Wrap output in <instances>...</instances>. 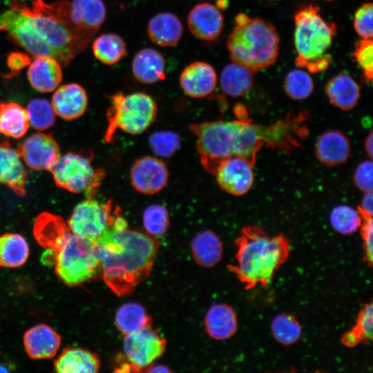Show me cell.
<instances>
[{
  "instance_id": "obj_28",
  "label": "cell",
  "mask_w": 373,
  "mask_h": 373,
  "mask_svg": "<svg viewBox=\"0 0 373 373\" xmlns=\"http://www.w3.org/2000/svg\"><path fill=\"white\" fill-rule=\"evenodd\" d=\"M54 367L61 373H95L100 367V361L95 354L87 350L68 347L55 361Z\"/></svg>"
},
{
  "instance_id": "obj_10",
  "label": "cell",
  "mask_w": 373,
  "mask_h": 373,
  "mask_svg": "<svg viewBox=\"0 0 373 373\" xmlns=\"http://www.w3.org/2000/svg\"><path fill=\"white\" fill-rule=\"evenodd\" d=\"M121 213L109 200L101 202L94 197H87L74 208L67 224L71 232L93 242L112 229L115 218Z\"/></svg>"
},
{
  "instance_id": "obj_35",
  "label": "cell",
  "mask_w": 373,
  "mask_h": 373,
  "mask_svg": "<svg viewBox=\"0 0 373 373\" xmlns=\"http://www.w3.org/2000/svg\"><path fill=\"white\" fill-rule=\"evenodd\" d=\"M93 51L95 58L106 65L115 64L127 55L124 40L115 33L99 36L93 44Z\"/></svg>"
},
{
  "instance_id": "obj_7",
  "label": "cell",
  "mask_w": 373,
  "mask_h": 373,
  "mask_svg": "<svg viewBox=\"0 0 373 373\" xmlns=\"http://www.w3.org/2000/svg\"><path fill=\"white\" fill-rule=\"evenodd\" d=\"M110 99L111 106L106 115L108 126L104 135L107 142L113 140L117 129L132 135L140 134L155 118L157 104L146 93L137 92L125 95L118 92L111 96Z\"/></svg>"
},
{
  "instance_id": "obj_5",
  "label": "cell",
  "mask_w": 373,
  "mask_h": 373,
  "mask_svg": "<svg viewBox=\"0 0 373 373\" xmlns=\"http://www.w3.org/2000/svg\"><path fill=\"white\" fill-rule=\"evenodd\" d=\"M295 62L311 73L326 70L332 61L328 53L337 31L335 23L326 21L319 7L308 5L294 16Z\"/></svg>"
},
{
  "instance_id": "obj_43",
  "label": "cell",
  "mask_w": 373,
  "mask_h": 373,
  "mask_svg": "<svg viewBox=\"0 0 373 373\" xmlns=\"http://www.w3.org/2000/svg\"><path fill=\"white\" fill-rule=\"evenodd\" d=\"M355 61L363 71L367 82H372L373 75V41L372 39H361L353 51Z\"/></svg>"
},
{
  "instance_id": "obj_41",
  "label": "cell",
  "mask_w": 373,
  "mask_h": 373,
  "mask_svg": "<svg viewBox=\"0 0 373 373\" xmlns=\"http://www.w3.org/2000/svg\"><path fill=\"white\" fill-rule=\"evenodd\" d=\"M142 218L147 233L153 237L163 236L169 228V211L162 204L147 207L143 212Z\"/></svg>"
},
{
  "instance_id": "obj_52",
  "label": "cell",
  "mask_w": 373,
  "mask_h": 373,
  "mask_svg": "<svg viewBox=\"0 0 373 373\" xmlns=\"http://www.w3.org/2000/svg\"><path fill=\"white\" fill-rule=\"evenodd\" d=\"M10 372L9 366H7L4 364H0V372Z\"/></svg>"
},
{
  "instance_id": "obj_36",
  "label": "cell",
  "mask_w": 373,
  "mask_h": 373,
  "mask_svg": "<svg viewBox=\"0 0 373 373\" xmlns=\"http://www.w3.org/2000/svg\"><path fill=\"white\" fill-rule=\"evenodd\" d=\"M372 320V303H364L358 314L354 325L341 336V343L347 347H354L361 343L371 341L373 336Z\"/></svg>"
},
{
  "instance_id": "obj_29",
  "label": "cell",
  "mask_w": 373,
  "mask_h": 373,
  "mask_svg": "<svg viewBox=\"0 0 373 373\" xmlns=\"http://www.w3.org/2000/svg\"><path fill=\"white\" fill-rule=\"evenodd\" d=\"M325 92L329 102L344 111L352 109L360 98L358 84L345 73H340L331 78L326 85Z\"/></svg>"
},
{
  "instance_id": "obj_46",
  "label": "cell",
  "mask_w": 373,
  "mask_h": 373,
  "mask_svg": "<svg viewBox=\"0 0 373 373\" xmlns=\"http://www.w3.org/2000/svg\"><path fill=\"white\" fill-rule=\"evenodd\" d=\"M354 180L356 186L364 193L372 191V162L366 160L358 164Z\"/></svg>"
},
{
  "instance_id": "obj_30",
  "label": "cell",
  "mask_w": 373,
  "mask_h": 373,
  "mask_svg": "<svg viewBox=\"0 0 373 373\" xmlns=\"http://www.w3.org/2000/svg\"><path fill=\"white\" fill-rule=\"evenodd\" d=\"M254 73L245 66L233 62L226 65L220 77L222 91L232 97L247 94L254 85Z\"/></svg>"
},
{
  "instance_id": "obj_3",
  "label": "cell",
  "mask_w": 373,
  "mask_h": 373,
  "mask_svg": "<svg viewBox=\"0 0 373 373\" xmlns=\"http://www.w3.org/2000/svg\"><path fill=\"white\" fill-rule=\"evenodd\" d=\"M235 245L236 265H229L227 268L246 290L258 285L267 287L291 251L286 236H271L256 225L243 227Z\"/></svg>"
},
{
  "instance_id": "obj_8",
  "label": "cell",
  "mask_w": 373,
  "mask_h": 373,
  "mask_svg": "<svg viewBox=\"0 0 373 373\" xmlns=\"http://www.w3.org/2000/svg\"><path fill=\"white\" fill-rule=\"evenodd\" d=\"M54 264L58 277L70 286L82 284L100 271L93 242L73 233L56 253Z\"/></svg>"
},
{
  "instance_id": "obj_22",
  "label": "cell",
  "mask_w": 373,
  "mask_h": 373,
  "mask_svg": "<svg viewBox=\"0 0 373 373\" xmlns=\"http://www.w3.org/2000/svg\"><path fill=\"white\" fill-rule=\"evenodd\" d=\"M52 106L60 117L72 120L81 117L88 106V96L84 88L75 83L64 84L54 93Z\"/></svg>"
},
{
  "instance_id": "obj_47",
  "label": "cell",
  "mask_w": 373,
  "mask_h": 373,
  "mask_svg": "<svg viewBox=\"0 0 373 373\" xmlns=\"http://www.w3.org/2000/svg\"><path fill=\"white\" fill-rule=\"evenodd\" d=\"M6 62L8 67L10 70L11 76H14L30 64V59L24 53L13 52L9 54Z\"/></svg>"
},
{
  "instance_id": "obj_32",
  "label": "cell",
  "mask_w": 373,
  "mask_h": 373,
  "mask_svg": "<svg viewBox=\"0 0 373 373\" xmlns=\"http://www.w3.org/2000/svg\"><path fill=\"white\" fill-rule=\"evenodd\" d=\"M29 121L26 110L15 102L0 103V133L19 139L27 132Z\"/></svg>"
},
{
  "instance_id": "obj_23",
  "label": "cell",
  "mask_w": 373,
  "mask_h": 373,
  "mask_svg": "<svg viewBox=\"0 0 373 373\" xmlns=\"http://www.w3.org/2000/svg\"><path fill=\"white\" fill-rule=\"evenodd\" d=\"M27 75L30 85L41 93L54 91L62 80L60 64L48 56L37 57L30 63Z\"/></svg>"
},
{
  "instance_id": "obj_50",
  "label": "cell",
  "mask_w": 373,
  "mask_h": 373,
  "mask_svg": "<svg viewBox=\"0 0 373 373\" xmlns=\"http://www.w3.org/2000/svg\"><path fill=\"white\" fill-rule=\"evenodd\" d=\"M146 372H170V370L165 366L164 365H157V366H153L152 367L151 365L149 366L148 367V370H145Z\"/></svg>"
},
{
  "instance_id": "obj_16",
  "label": "cell",
  "mask_w": 373,
  "mask_h": 373,
  "mask_svg": "<svg viewBox=\"0 0 373 373\" xmlns=\"http://www.w3.org/2000/svg\"><path fill=\"white\" fill-rule=\"evenodd\" d=\"M252 166L245 158L231 157L221 162L214 175L222 189L233 195H242L253 185Z\"/></svg>"
},
{
  "instance_id": "obj_20",
  "label": "cell",
  "mask_w": 373,
  "mask_h": 373,
  "mask_svg": "<svg viewBox=\"0 0 373 373\" xmlns=\"http://www.w3.org/2000/svg\"><path fill=\"white\" fill-rule=\"evenodd\" d=\"M71 233L60 216L50 213H40L34 222L33 234L36 240L55 255Z\"/></svg>"
},
{
  "instance_id": "obj_15",
  "label": "cell",
  "mask_w": 373,
  "mask_h": 373,
  "mask_svg": "<svg viewBox=\"0 0 373 373\" xmlns=\"http://www.w3.org/2000/svg\"><path fill=\"white\" fill-rule=\"evenodd\" d=\"M22 160L36 171H50L60 157L59 146L50 135L35 133L18 149Z\"/></svg>"
},
{
  "instance_id": "obj_19",
  "label": "cell",
  "mask_w": 373,
  "mask_h": 373,
  "mask_svg": "<svg viewBox=\"0 0 373 373\" xmlns=\"http://www.w3.org/2000/svg\"><path fill=\"white\" fill-rule=\"evenodd\" d=\"M26 180L27 171L18 149L0 140V184L23 196L26 192Z\"/></svg>"
},
{
  "instance_id": "obj_33",
  "label": "cell",
  "mask_w": 373,
  "mask_h": 373,
  "mask_svg": "<svg viewBox=\"0 0 373 373\" xmlns=\"http://www.w3.org/2000/svg\"><path fill=\"white\" fill-rule=\"evenodd\" d=\"M29 252L28 242L21 235L8 233L0 236V267H21L27 261Z\"/></svg>"
},
{
  "instance_id": "obj_34",
  "label": "cell",
  "mask_w": 373,
  "mask_h": 373,
  "mask_svg": "<svg viewBox=\"0 0 373 373\" xmlns=\"http://www.w3.org/2000/svg\"><path fill=\"white\" fill-rule=\"evenodd\" d=\"M115 325L124 336L151 327V318L144 308L136 303H128L117 311Z\"/></svg>"
},
{
  "instance_id": "obj_38",
  "label": "cell",
  "mask_w": 373,
  "mask_h": 373,
  "mask_svg": "<svg viewBox=\"0 0 373 373\" xmlns=\"http://www.w3.org/2000/svg\"><path fill=\"white\" fill-rule=\"evenodd\" d=\"M329 222L333 229L342 235H350L361 227L362 218L352 207L338 205L331 211Z\"/></svg>"
},
{
  "instance_id": "obj_42",
  "label": "cell",
  "mask_w": 373,
  "mask_h": 373,
  "mask_svg": "<svg viewBox=\"0 0 373 373\" xmlns=\"http://www.w3.org/2000/svg\"><path fill=\"white\" fill-rule=\"evenodd\" d=\"M149 144L156 155L170 157L180 148V137L178 133L171 131H157L150 135Z\"/></svg>"
},
{
  "instance_id": "obj_25",
  "label": "cell",
  "mask_w": 373,
  "mask_h": 373,
  "mask_svg": "<svg viewBox=\"0 0 373 373\" xmlns=\"http://www.w3.org/2000/svg\"><path fill=\"white\" fill-rule=\"evenodd\" d=\"M183 33L180 19L169 12H159L149 21L147 35L151 41L162 47L174 46L178 44Z\"/></svg>"
},
{
  "instance_id": "obj_27",
  "label": "cell",
  "mask_w": 373,
  "mask_h": 373,
  "mask_svg": "<svg viewBox=\"0 0 373 373\" xmlns=\"http://www.w3.org/2000/svg\"><path fill=\"white\" fill-rule=\"evenodd\" d=\"M204 325L211 338L220 341L228 339L234 335L238 329L236 313L227 304H215L206 314Z\"/></svg>"
},
{
  "instance_id": "obj_13",
  "label": "cell",
  "mask_w": 373,
  "mask_h": 373,
  "mask_svg": "<svg viewBox=\"0 0 373 373\" xmlns=\"http://www.w3.org/2000/svg\"><path fill=\"white\" fill-rule=\"evenodd\" d=\"M69 19L81 39L88 46L106 19L102 0H73L69 2Z\"/></svg>"
},
{
  "instance_id": "obj_18",
  "label": "cell",
  "mask_w": 373,
  "mask_h": 373,
  "mask_svg": "<svg viewBox=\"0 0 373 373\" xmlns=\"http://www.w3.org/2000/svg\"><path fill=\"white\" fill-rule=\"evenodd\" d=\"M217 75L209 64L197 61L186 66L180 76V84L184 93L193 98L210 95L216 88Z\"/></svg>"
},
{
  "instance_id": "obj_11",
  "label": "cell",
  "mask_w": 373,
  "mask_h": 373,
  "mask_svg": "<svg viewBox=\"0 0 373 373\" xmlns=\"http://www.w3.org/2000/svg\"><path fill=\"white\" fill-rule=\"evenodd\" d=\"M166 340L150 327L124 336L123 354L117 363L122 372L146 370L164 352Z\"/></svg>"
},
{
  "instance_id": "obj_44",
  "label": "cell",
  "mask_w": 373,
  "mask_h": 373,
  "mask_svg": "<svg viewBox=\"0 0 373 373\" xmlns=\"http://www.w3.org/2000/svg\"><path fill=\"white\" fill-rule=\"evenodd\" d=\"M372 3H365L356 11L354 26L357 34L362 39H372Z\"/></svg>"
},
{
  "instance_id": "obj_2",
  "label": "cell",
  "mask_w": 373,
  "mask_h": 373,
  "mask_svg": "<svg viewBox=\"0 0 373 373\" xmlns=\"http://www.w3.org/2000/svg\"><path fill=\"white\" fill-rule=\"evenodd\" d=\"M93 244L102 278L118 296L131 294L149 276L160 246L155 237L128 229H111Z\"/></svg>"
},
{
  "instance_id": "obj_14",
  "label": "cell",
  "mask_w": 373,
  "mask_h": 373,
  "mask_svg": "<svg viewBox=\"0 0 373 373\" xmlns=\"http://www.w3.org/2000/svg\"><path fill=\"white\" fill-rule=\"evenodd\" d=\"M131 183L138 192L151 195L162 190L167 184L169 171L159 158L145 156L135 160L130 172Z\"/></svg>"
},
{
  "instance_id": "obj_31",
  "label": "cell",
  "mask_w": 373,
  "mask_h": 373,
  "mask_svg": "<svg viewBox=\"0 0 373 373\" xmlns=\"http://www.w3.org/2000/svg\"><path fill=\"white\" fill-rule=\"evenodd\" d=\"M191 251L197 263L204 267H211L221 260L223 247L213 231L205 230L193 239Z\"/></svg>"
},
{
  "instance_id": "obj_48",
  "label": "cell",
  "mask_w": 373,
  "mask_h": 373,
  "mask_svg": "<svg viewBox=\"0 0 373 373\" xmlns=\"http://www.w3.org/2000/svg\"><path fill=\"white\" fill-rule=\"evenodd\" d=\"M361 216L372 217V191L365 192L360 206L358 207Z\"/></svg>"
},
{
  "instance_id": "obj_1",
  "label": "cell",
  "mask_w": 373,
  "mask_h": 373,
  "mask_svg": "<svg viewBox=\"0 0 373 373\" xmlns=\"http://www.w3.org/2000/svg\"><path fill=\"white\" fill-rule=\"evenodd\" d=\"M240 118L233 121L209 122L203 133V146L209 157L220 164L231 157H240L254 165L263 146L292 149L309 133L307 112L288 115L269 126L252 123L244 106L235 109Z\"/></svg>"
},
{
  "instance_id": "obj_12",
  "label": "cell",
  "mask_w": 373,
  "mask_h": 373,
  "mask_svg": "<svg viewBox=\"0 0 373 373\" xmlns=\"http://www.w3.org/2000/svg\"><path fill=\"white\" fill-rule=\"evenodd\" d=\"M10 10L0 14V30L9 36L27 51L36 57L48 56L57 59L56 52L38 32L31 17L13 1Z\"/></svg>"
},
{
  "instance_id": "obj_45",
  "label": "cell",
  "mask_w": 373,
  "mask_h": 373,
  "mask_svg": "<svg viewBox=\"0 0 373 373\" xmlns=\"http://www.w3.org/2000/svg\"><path fill=\"white\" fill-rule=\"evenodd\" d=\"M362 223L360 227L364 251L363 260L370 267L373 262V221L372 216H361Z\"/></svg>"
},
{
  "instance_id": "obj_39",
  "label": "cell",
  "mask_w": 373,
  "mask_h": 373,
  "mask_svg": "<svg viewBox=\"0 0 373 373\" xmlns=\"http://www.w3.org/2000/svg\"><path fill=\"white\" fill-rule=\"evenodd\" d=\"M26 110L29 124L37 131L46 130L55 122V112L52 104L45 99H32Z\"/></svg>"
},
{
  "instance_id": "obj_26",
  "label": "cell",
  "mask_w": 373,
  "mask_h": 373,
  "mask_svg": "<svg viewBox=\"0 0 373 373\" xmlns=\"http://www.w3.org/2000/svg\"><path fill=\"white\" fill-rule=\"evenodd\" d=\"M316 155L323 164L329 166L340 165L350 157V142L339 131H327L317 140Z\"/></svg>"
},
{
  "instance_id": "obj_37",
  "label": "cell",
  "mask_w": 373,
  "mask_h": 373,
  "mask_svg": "<svg viewBox=\"0 0 373 373\" xmlns=\"http://www.w3.org/2000/svg\"><path fill=\"white\" fill-rule=\"evenodd\" d=\"M274 338L280 344L289 346L297 343L302 336V327L296 317L287 312L277 314L271 323Z\"/></svg>"
},
{
  "instance_id": "obj_4",
  "label": "cell",
  "mask_w": 373,
  "mask_h": 373,
  "mask_svg": "<svg viewBox=\"0 0 373 373\" xmlns=\"http://www.w3.org/2000/svg\"><path fill=\"white\" fill-rule=\"evenodd\" d=\"M236 26L227 39L231 60L253 73L274 64L278 55L280 39L269 21L250 18L245 13L236 16Z\"/></svg>"
},
{
  "instance_id": "obj_6",
  "label": "cell",
  "mask_w": 373,
  "mask_h": 373,
  "mask_svg": "<svg viewBox=\"0 0 373 373\" xmlns=\"http://www.w3.org/2000/svg\"><path fill=\"white\" fill-rule=\"evenodd\" d=\"M20 6L31 17L41 37L56 52L59 64L66 66L87 46L69 19L68 1L46 3L35 0L30 8L21 3Z\"/></svg>"
},
{
  "instance_id": "obj_24",
  "label": "cell",
  "mask_w": 373,
  "mask_h": 373,
  "mask_svg": "<svg viewBox=\"0 0 373 373\" xmlns=\"http://www.w3.org/2000/svg\"><path fill=\"white\" fill-rule=\"evenodd\" d=\"M135 78L141 83L152 84L165 78L166 61L157 50L144 48L134 56L131 64Z\"/></svg>"
},
{
  "instance_id": "obj_21",
  "label": "cell",
  "mask_w": 373,
  "mask_h": 373,
  "mask_svg": "<svg viewBox=\"0 0 373 373\" xmlns=\"http://www.w3.org/2000/svg\"><path fill=\"white\" fill-rule=\"evenodd\" d=\"M61 341L60 335L46 324L32 327L23 336L25 350L28 355L35 360L55 356L60 347Z\"/></svg>"
},
{
  "instance_id": "obj_17",
  "label": "cell",
  "mask_w": 373,
  "mask_h": 373,
  "mask_svg": "<svg viewBox=\"0 0 373 373\" xmlns=\"http://www.w3.org/2000/svg\"><path fill=\"white\" fill-rule=\"evenodd\" d=\"M224 17L219 8L209 3L195 5L187 18L190 32L204 41L217 39L222 31Z\"/></svg>"
},
{
  "instance_id": "obj_51",
  "label": "cell",
  "mask_w": 373,
  "mask_h": 373,
  "mask_svg": "<svg viewBox=\"0 0 373 373\" xmlns=\"http://www.w3.org/2000/svg\"><path fill=\"white\" fill-rule=\"evenodd\" d=\"M225 0H218V8H224L228 5V2L224 1Z\"/></svg>"
},
{
  "instance_id": "obj_9",
  "label": "cell",
  "mask_w": 373,
  "mask_h": 373,
  "mask_svg": "<svg viewBox=\"0 0 373 373\" xmlns=\"http://www.w3.org/2000/svg\"><path fill=\"white\" fill-rule=\"evenodd\" d=\"M56 184L73 193L94 197L105 173L95 169L90 160L80 154L68 153L59 157L50 170Z\"/></svg>"
},
{
  "instance_id": "obj_40",
  "label": "cell",
  "mask_w": 373,
  "mask_h": 373,
  "mask_svg": "<svg viewBox=\"0 0 373 373\" xmlns=\"http://www.w3.org/2000/svg\"><path fill=\"white\" fill-rule=\"evenodd\" d=\"M287 95L291 99L300 100L308 97L314 90V82L310 75L300 69L289 71L284 84Z\"/></svg>"
},
{
  "instance_id": "obj_49",
  "label": "cell",
  "mask_w": 373,
  "mask_h": 373,
  "mask_svg": "<svg viewBox=\"0 0 373 373\" xmlns=\"http://www.w3.org/2000/svg\"><path fill=\"white\" fill-rule=\"evenodd\" d=\"M372 142H373V134H372V132L370 131V133L367 135L365 142V148L367 153L368 154L370 158H372Z\"/></svg>"
}]
</instances>
